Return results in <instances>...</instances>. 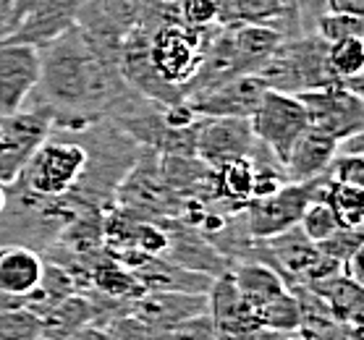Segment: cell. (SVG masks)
Masks as SVG:
<instances>
[{
	"label": "cell",
	"instance_id": "cell-1",
	"mask_svg": "<svg viewBox=\"0 0 364 340\" xmlns=\"http://www.w3.org/2000/svg\"><path fill=\"white\" fill-rule=\"evenodd\" d=\"M129 92L121 68L97 58L76 26L40 48V82L32 100L48 108L53 131L76 133L105 121Z\"/></svg>",
	"mask_w": 364,
	"mask_h": 340
},
{
	"label": "cell",
	"instance_id": "cell-2",
	"mask_svg": "<svg viewBox=\"0 0 364 340\" xmlns=\"http://www.w3.org/2000/svg\"><path fill=\"white\" fill-rule=\"evenodd\" d=\"M90 165L87 144L79 133L53 131L48 141H42L16 181L26 191L45 199L74 197L84 181Z\"/></svg>",
	"mask_w": 364,
	"mask_h": 340
},
{
	"label": "cell",
	"instance_id": "cell-3",
	"mask_svg": "<svg viewBox=\"0 0 364 340\" xmlns=\"http://www.w3.org/2000/svg\"><path fill=\"white\" fill-rule=\"evenodd\" d=\"M328 42L312 34H296L278 45L273 58L259 71V82L267 89L301 94V92L323 89L328 84H338L328 66Z\"/></svg>",
	"mask_w": 364,
	"mask_h": 340
},
{
	"label": "cell",
	"instance_id": "cell-4",
	"mask_svg": "<svg viewBox=\"0 0 364 340\" xmlns=\"http://www.w3.org/2000/svg\"><path fill=\"white\" fill-rule=\"evenodd\" d=\"M249 126H252L255 139L283 165L294 144L309 128V118L296 94L265 89L257 110L249 116Z\"/></svg>",
	"mask_w": 364,
	"mask_h": 340
},
{
	"label": "cell",
	"instance_id": "cell-5",
	"mask_svg": "<svg viewBox=\"0 0 364 340\" xmlns=\"http://www.w3.org/2000/svg\"><path fill=\"white\" fill-rule=\"evenodd\" d=\"M0 183L11 186L42 141L53 133V118L42 102L32 100L9 118H0Z\"/></svg>",
	"mask_w": 364,
	"mask_h": 340
},
{
	"label": "cell",
	"instance_id": "cell-6",
	"mask_svg": "<svg viewBox=\"0 0 364 340\" xmlns=\"http://www.w3.org/2000/svg\"><path fill=\"white\" fill-rule=\"evenodd\" d=\"M323 178H315V181L306 183H286L283 189H278L270 197L249 202L247 207L241 209V220H244L249 238L262 241L296 228L301 215H304L306 204L317 199V191L323 186Z\"/></svg>",
	"mask_w": 364,
	"mask_h": 340
},
{
	"label": "cell",
	"instance_id": "cell-7",
	"mask_svg": "<svg viewBox=\"0 0 364 340\" xmlns=\"http://www.w3.org/2000/svg\"><path fill=\"white\" fill-rule=\"evenodd\" d=\"M320 257L323 254L317 251V246L299 231L296 225V228L283 231L278 236H270V238L252 241L244 262H259V265L270 267L286 283V288L299 290L306 288L309 275L320 262Z\"/></svg>",
	"mask_w": 364,
	"mask_h": 340
},
{
	"label": "cell",
	"instance_id": "cell-8",
	"mask_svg": "<svg viewBox=\"0 0 364 340\" xmlns=\"http://www.w3.org/2000/svg\"><path fill=\"white\" fill-rule=\"evenodd\" d=\"M205 53V32H194L181 21L160 26L149 37V60L166 84L181 89L194 79Z\"/></svg>",
	"mask_w": 364,
	"mask_h": 340
},
{
	"label": "cell",
	"instance_id": "cell-9",
	"mask_svg": "<svg viewBox=\"0 0 364 340\" xmlns=\"http://www.w3.org/2000/svg\"><path fill=\"white\" fill-rule=\"evenodd\" d=\"M306 110L309 126H315L336 141L362 133L364 128V102L362 94H354L343 84H328L323 89L296 94Z\"/></svg>",
	"mask_w": 364,
	"mask_h": 340
},
{
	"label": "cell",
	"instance_id": "cell-10",
	"mask_svg": "<svg viewBox=\"0 0 364 340\" xmlns=\"http://www.w3.org/2000/svg\"><path fill=\"white\" fill-rule=\"evenodd\" d=\"M257 139L249 118H199L194 158L210 170L228 165L233 160L252 158Z\"/></svg>",
	"mask_w": 364,
	"mask_h": 340
},
{
	"label": "cell",
	"instance_id": "cell-11",
	"mask_svg": "<svg viewBox=\"0 0 364 340\" xmlns=\"http://www.w3.org/2000/svg\"><path fill=\"white\" fill-rule=\"evenodd\" d=\"M207 314V296L144 290L132 304V317L139 319L158 340H166L176 327Z\"/></svg>",
	"mask_w": 364,
	"mask_h": 340
},
{
	"label": "cell",
	"instance_id": "cell-12",
	"mask_svg": "<svg viewBox=\"0 0 364 340\" xmlns=\"http://www.w3.org/2000/svg\"><path fill=\"white\" fill-rule=\"evenodd\" d=\"M40 82V50L18 42H0V118L24 108Z\"/></svg>",
	"mask_w": 364,
	"mask_h": 340
},
{
	"label": "cell",
	"instance_id": "cell-13",
	"mask_svg": "<svg viewBox=\"0 0 364 340\" xmlns=\"http://www.w3.org/2000/svg\"><path fill=\"white\" fill-rule=\"evenodd\" d=\"M265 89L267 87L259 82V76L247 74L220 84L218 89L189 97L186 102L199 118H249L257 110Z\"/></svg>",
	"mask_w": 364,
	"mask_h": 340
},
{
	"label": "cell",
	"instance_id": "cell-14",
	"mask_svg": "<svg viewBox=\"0 0 364 340\" xmlns=\"http://www.w3.org/2000/svg\"><path fill=\"white\" fill-rule=\"evenodd\" d=\"M76 11L79 0H42L40 6H34L29 13L21 16V21L3 42H18L40 50L48 42L58 40L60 34L76 26Z\"/></svg>",
	"mask_w": 364,
	"mask_h": 340
},
{
	"label": "cell",
	"instance_id": "cell-15",
	"mask_svg": "<svg viewBox=\"0 0 364 340\" xmlns=\"http://www.w3.org/2000/svg\"><path fill=\"white\" fill-rule=\"evenodd\" d=\"M336 152H338V141L315 126H309L301 133V139L294 144L289 160L283 163L289 183H306L323 178L325 170L331 168L333 158H336Z\"/></svg>",
	"mask_w": 364,
	"mask_h": 340
},
{
	"label": "cell",
	"instance_id": "cell-16",
	"mask_svg": "<svg viewBox=\"0 0 364 340\" xmlns=\"http://www.w3.org/2000/svg\"><path fill=\"white\" fill-rule=\"evenodd\" d=\"M45 257L21 243H0V293L9 299H24L40 283Z\"/></svg>",
	"mask_w": 364,
	"mask_h": 340
},
{
	"label": "cell",
	"instance_id": "cell-17",
	"mask_svg": "<svg viewBox=\"0 0 364 340\" xmlns=\"http://www.w3.org/2000/svg\"><path fill=\"white\" fill-rule=\"evenodd\" d=\"M228 32L241 76L259 74L283 42V34L270 24H233L228 26Z\"/></svg>",
	"mask_w": 364,
	"mask_h": 340
},
{
	"label": "cell",
	"instance_id": "cell-18",
	"mask_svg": "<svg viewBox=\"0 0 364 340\" xmlns=\"http://www.w3.org/2000/svg\"><path fill=\"white\" fill-rule=\"evenodd\" d=\"M134 275L139 278L144 290H168V293H194V296H207V290L215 278L202 273H191L183 267L173 265L163 257L144 259Z\"/></svg>",
	"mask_w": 364,
	"mask_h": 340
},
{
	"label": "cell",
	"instance_id": "cell-19",
	"mask_svg": "<svg viewBox=\"0 0 364 340\" xmlns=\"http://www.w3.org/2000/svg\"><path fill=\"white\" fill-rule=\"evenodd\" d=\"M312 293L323 299L336 324H343V327L362 324V283L351 280L348 275H336L323 285L312 288Z\"/></svg>",
	"mask_w": 364,
	"mask_h": 340
},
{
	"label": "cell",
	"instance_id": "cell-20",
	"mask_svg": "<svg viewBox=\"0 0 364 340\" xmlns=\"http://www.w3.org/2000/svg\"><path fill=\"white\" fill-rule=\"evenodd\" d=\"M90 290H95L100 296H108L113 301H124V304H134L144 293V288H141L139 278L134 275V270L124 267L116 259H110L108 254L100 257L90 267Z\"/></svg>",
	"mask_w": 364,
	"mask_h": 340
},
{
	"label": "cell",
	"instance_id": "cell-21",
	"mask_svg": "<svg viewBox=\"0 0 364 340\" xmlns=\"http://www.w3.org/2000/svg\"><path fill=\"white\" fill-rule=\"evenodd\" d=\"M71 293H76V283H74V278H71V273H68L66 267H60V265H55V262L45 259L40 283L34 285L32 293L26 296L21 307L42 319L50 309L58 307L60 301L68 299Z\"/></svg>",
	"mask_w": 364,
	"mask_h": 340
},
{
	"label": "cell",
	"instance_id": "cell-22",
	"mask_svg": "<svg viewBox=\"0 0 364 340\" xmlns=\"http://www.w3.org/2000/svg\"><path fill=\"white\" fill-rule=\"evenodd\" d=\"M42 322V338L48 340H66L82 327L92 324V307L90 299L84 293H71L63 299L58 307H53L48 314L40 319Z\"/></svg>",
	"mask_w": 364,
	"mask_h": 340
},
{
	"label": "cell",
	"instance_id": "cell-23",
	"mask_svg": "<svg viewBox=\"0 0 364 340\" xmlns=\"http://www.w3.org/2000/svg\"><path fill=\"white\" fill-rule=\"evenodd\" d=\"M317 199H325L333 209L341 228H362L364 220V189L359 186H343L323 178V186L317 191Z\"/></svg>",
	"mask_w": 364,
	"mask_h": 340
},
{
	"label": "cell",
	"instance_id": "cell-24",
	"mask_svg": "<svg viewBox=\"0 0 364 340\" xmlns=\"http://www.w3.org/2000/svg\"><path fill=\"white\" fill-rule=\"evenodd\" d=\"M328 66H331L336 82H348L354 76H362V68H364L362 37L333 42L331 48H328Z\"/></svg>",
	"mask_w": 364,
	"mask_h": 340
},
{
	"label": "cell",
	"instance_id": "cell-25",
	"mask_svg": "<svg viewBox=\"0 0 364 340\" xmlns=\"http://www.w3.org/2000/svg\"><path fill=\"white\" fill-rule=\"evenodd\" d=\"M338 228H341V223L336 220L333 209L328 207V202L325 199L309 202L304 209V215H301V220H299V231L304 233L312 243L325 241L328 236H333V233L338 231Z\"/></svg>",
	"mask_w": 364,
	"mask_h": 340
},
{
	"label": "cell",
	"instance_id": "cell-26",
	"mask_svg": "<svg viewBox=\"0 0 364 340\" xmlns=\"http://www.w3.org/2000/svg\"><path fill=\"white\" fill-rule=\"evenodd\" d=\"M42 335L40 317L26 312L24 307L0 312V340H34Z\"/></svg>",
	"mask_w": 364,
	"mask_h": 340
},
{
	"label": "cell",
	"instance_id": "cell-27",
	"mask_svg": "<svg viewBox=\"0 0 364 340\" xmlns=\"http://www.w3.org/2000/svg\"><path fill=\"white\" fill-rule=\"evenodd\" d=\"M315 34L328 45L341 40H351V37H362L364 34V18L343 16V13H323L317 18Z\"/></svg>",
	"mask_w": 364,
	"mask_h": 340
},
{
	"label": "cell",
	"instance_id": "cell-28",
	"mask_svg": "<svg viewBox=\"0 0 364 340\" xmlns=\"http://www.w3.org/2000/svg\"><path fill=\"white\" fill-rule=\"evenodd\" d=\"M317 251L325 257L336 259L338 265H346L348 259L362 251V228H338L325 241L315 243Z\"/></svg>",
	"mask_w": 364,
	"mask_h": 340
},
{
	"label": "cell",
	"instance_id": "cell-29",
	"mask_svg": "<svg viewBox=\"0 0 364 340\" xmlns=\"http://www.w3.org/2000/svg\"><path fill=\"white\" fill-rule=\"evenodd\" d=\"M178 18L194 32H207L220 26V6L218 0H183L178 6Z\"/></svg>",
	"mask_w": 364,
	"mask_h": 340
},
{
	"label": "cell",
	"instance_id": "cell-30",
	"mask_svg": "<svg viewBox=\"0 0 364 340\" xmlns=\"http://www.w3.org/2000/svg\"><path fill=\"white\" fill-rule=\"evenodd\" d=\"M325 178L343 186H359L364 189V160L362 155H336L331 168L325 170Z\"/></svg>",
	"mask_w": 364,
	"mask_h": 340
},
{
	"label": "cell",
	"instance_id": "cell-31",
	"mask_svg": "<svg viewBox=\"0 0 364 340\" xmlns=\"http://www.w3.org/2000/svg\"><path fill=\"white\" fill-rule=\"evenodd\" d=\"M147 3L149 0H100V6L110 16V21H116L124 32H129V29L139 24Z\"/></svg>",
	"mask_w": 364,
	"mask_h": 340
},
{
	"label": "cell",
	"instance_id": "cell-32",
	"mask_svg": "<svg viewBox=\"0 0 364 340\" xmlns=\"http://www.w3.org/2000/svg\"><path fill=\"white\" fill-rule=\"evenodd\" d=\"M166 340H218V338H215V330H213V322L205 314L181 324V327H176Z\"/></svg>",
	"mask_w": 364,
	"mask_h": 340
},
{
	"label": "cell",
	"instance_id": "cell-33",
	"mask_svg": "<svg viewBox=\"0 0 364 340\" xmlns=\"http://www.w3.org/2000/svg\"><path fill=\"white\" fill-rule=\"evenodd\" d=\"M325 3H328V0H294V11H296L299 26H301L304 34L315 32L317 18L323 16V13H328Z\"/></svg>",
	"mask_w": 364,
	"mask_h": 340
},
{
	"label": "cell",
	"instance_id": "cell-34",
	"mask_svg": "<svg viewBox=\"0 0 364 340\" xmlns=\"http://www.w3.org/2000/svg\"><path fill=\"white\" fill-rule=\"evenodd\" d=\"M328 13H343V16H364V0H328Z\"/></svg>",
	"mask_w": 364,
	"mask_h": 340
},
{
	"label": "cell",
	"instance_id": "cell-35",
	"mask_svg": "<svg viewBox=\"0 0 364 340\" xmlns=\"http://www.w3.org/2000/svg\"><path fill=\"white\" fill-rule=\"evenodd\" d=\"M66 340H110V335H108V330L100 327V324H87V327H82V330L74 332V335Z\"/></svg>",
	"mask_w": 364,
	"mask_h": 340
},
{
	"label": "cell",
	"instance_id": "cell-36",
	"mask_svg": "<svg viewBox=\"0 0 364 340\" xmlns=\"http://www.w3.org/2000/svg\"><path fill=\"white\" fill-rule=\"evenodd\" d=\"M42 0H14V26L21 21V16L24 13H29V11L34 9V6H40Z\"/></svg>",
	"mask_w": 364,
	"mask_h": 340
},
{
	"label": "cell",
	"instance_id": "cell-37",
	"mask_svg": "<svg viewBox=\"0 0 364 340\" xmlns=\"http://www.w3.org/2000/svg\"><path fill=\"white\" fill-rule=\"evenodd\" d=\"M6 202H9V186H3V183H0V212L6 209Z\"/></svg>",
	"mask_w": 364,
	"mask_h": 340
},
{
	"label": "cell",
	"instance_id": "cell-38",
	"mask_svg": "<svg viewBox=\"0 0 364 340\" xmlns=\"http://www.w3.org/2000/svg\"><path fill=\"white\" fill-rule=\"evenodd\" d=\"M34 340H48V338H42V335H40V338H34Z\"/></svg>",
	"mask_w": 364,
	"mask_h": 340
},
{
	"label": "cell",
	"instance_id": "cell-39",
	"mask_svg": "<svg viewBox=\"0 0 364 340\" xmlns=\"http://www.w3.org/2000/svg\"><path fill=\"white\" fill-rule=\"evenodd\" d=\"M0 133H3V131H0Z\"/></svg>",
	"mask_w": 364,
	"mask_h": 340
}]
</instances>
